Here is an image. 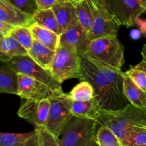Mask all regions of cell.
I'll return each mask as SVG.
<instances>
[{
  "instance_id": "cell-39",
  "label": "cell",
  "mask_w": 146,
  "mask_h": 146,
  "mask_svg": "<svg viewBox=\"0 0 146 146\" xmlns=\"http://www.w3.org/2000/svg\"><path fill=\"white\" fill-rule=\"evenodd\" d=\"M3 37H4V36L3 35V34H1V33H0V39H1V38H2Z\"/></svg>"
},
{
  "instance_id": "cell-6",
  "label": "cell",
  "mask_w": 146,
  "mask_h": 146,
  "mask_svg": "<svg viewBox=\"0 0 146 146\" xmlns=\"http://www.w3.org/2000/svg\"><path fill=\"white\" fill-rule=\"evenodd\" d=\"M93 13V25L88 33L90 41L101 36H118L119 23L110 11L106 0H88Z\"/></svg>"
},
{
  "instance_id": "cell-25",
  "label": "cell",
  "mask_w": 146,
  "mask_h": 146,
  "mask_svg": "<svg viewBox=\"0 0 146 146\" xmlns=\"http://www.w3.org/2000/svg\"><path fill=\"white\" fill-rule=\"evenodd\" d=\"M97 129L96 141L98 146H123L121 140L108 127L100 125Z\"/></svg>"
},
{
  "instance_id": "cell-24",
  "label": "cell",
  "mask_w": 146,
  "mask_h": 146,
  "mask_svg": "<svg viewBox=\"0 0 146 146\" xmlns=\"http://www.w3.org/2000/svg\"><path fill=\"white\" fill-rule=\"evenodd\" d=\"M74 101H87L94 97V87L87 81H81L68 94Z\"/></svg>"
},
{
  "instance_id": "cell-37",
  "label": "cell",
  "mask_w": 146,
  "mask_h": 146,
  "mask_svg": "<svg viewBox=\"0 0 146 146\" xmlns=\"http://www.w3.org/2000/svg\"><path fill=\"white\" fill-rule=\"evenodd\" d=\"M139 4L146 10V0H138Z\"/></svg>"
},
{
  "instance_id": "cell-8",
  "label": "cell",
  "mask_w": 146,
  "mask_h": 146,
  "mask_svg": "<svg viewBox=\"0 0 146 146\" xmlns=\"http://www.w3.org/2000/svg\"><path fill=\"white\" fill-rule=\"evenodd\" d=\"M6 64L17 74H24L38 80L49 86L54 91H63L61 84L54 78L51 71H47L38 65L28 54L15 56Z\"/></svg>"
},
{
  "instance_id": "cell-14",
  "label": "cell",
  "mask_w": 146,
  "mask_h": 146,
  "mask_svg": "<svg viewBox=\"0 0 146 146\" xmlns=\"http://www.w3.org/2000/svg\"><path fill=\"white\" fill-rule=\"evenodd\" d=\"M52 9L56 17L61 33L68 27L78 22L76 6L71 1H58L52 7Z\"/></svg>"
},
{
  "instance_id": "cell-35",
  "label": "cell",
  "mask_w": 146,
  "mask_h": 146,
  "mask_svg": "<svg viewBox=\"0 0 146 146\" xmlns=\"http://www.w3.org/2000/svg\"><path fill=\"white\" fill-rule=\"evenodd\" d=\"M135 66L138 67V68H141V69L143 70L146 73V61H144V60H142L141 62L138 64L135 65Z\"/></svg>"
},
{
  "instance_id": "cell-15",
  "label": "cell",
  "mask_w": 146,
  "mask_h": 146,
  "mask_svg": "<svg viewBox=\"0 0 146 146\" xmlns=\"http://www.w3.org/2000/svg\"><path fill=\"white\" fill-rule=\"evenodd\" d=\"M0 146H38L36 130L26 133L0 132Z\"/></svg>"
},
{
  "instance_id": "cell-32",
  "label": "cell",
  "mask_w": 146,
  "mask_h": 146,
  "mask_svg": "<svg viewBox=\"0 0 146 146\" xmlns=\"http://www.w3.org/2000/svg\"><path fill=\"white\" fill-rule=\"evenodd\" d=\"M15 27V26L11 25V24H9V23L0 21V33L3 34L4 36H10L11 32Z\"/></svg>"
},
{
  "instance_id": "cell-1",
  "label": "cell",
  "mask_w": 146,
  "mask_h": 146,
  "mask_svg": "<svg viewBox=\"0 0 146 146\" xmlns=\"http://www.w3.org/2000/svg\"><path fill=\"white\" fill-rule=\"evenodd\" d=\"M124 76L125 72L121 69L86 55L81 57V81H87L92 85L94 98L103 111H119L130 104L124 94Z\"/></svg>"
},
{
  "instance_id": "cell-2",
  "label": "cell",
  "mask_w": 146,
  "mask_h": 146,
  "mask_svg": "<svg viewBox=\"0 0 146 146\" xmlns=\"http://www.w3.org/2000/svg\"><path fill=\"white\" fill-rule=\"evenodd\" d=\"M98 126L111 128L121 141L131 132L146 131V107H137L128 104L115 111L101 110L96 118Z\"/></svg>"
},
{
  "instance_id": "cell-29",
  "label": "cell",
  "mask_w": 146,
  "mask_h": 146,
  "mask_svg": "<svg viewBox=\"0 0 146 146\" xmlns=\"http://www.w3.org/2000/svg\"><path fill=\"white\" fill-rule=\"evenodd\" d=\"M123 146L146 145V131H135L127 134L121 141Z\"/></svg>"
},
{
  "instance_id": "cell-11",
  "label": "cell",
  "mask_w": 146,
  "mask_h": 146,
  "mask_svg": "<svg viewBox=\"0 0 146 146\" xmlns=\"http://www.w3.org/2000/svg\"><path fill=\"white\" fill-rule=\"evenodd\" d=\"M49 108V99L27 100L21 105L17 115L35 128L45 127L48 121Z\"/></svg>"
},
{
  "instance_id": "cell-5",
  "label": "cell",
  "mask_w": 146,
  "mask_h": 146,
  "mask_svg": "<svg viewBox=\"0 0 146 146\" xmlns=\"http://www.w3.org/2000/svg\"><path fill=\"white\" fill-rule=\"evenodd\" d=\"M50 71L60 84L71 78L81 80V57L73 47L59 44Z\"/></svg>"
},
{
  "instance_id": "cell-9",
  "label": "cell",
  "mask_w": 146,
  "mask_h": 146,
  "mask_svg": "<svg viewBox=\"0 0 146 146\" xmlns=\"http://www.w3.org/2000/svg\"><path fill=\"white\" fill-rule=\"evenodd\" d=\"M106 2L121 26L135 25L137 19L146 11L138 0H106Z\"/></svg>"
},
{
  "instance_id": "cell-27",
  "label": "cell",
  "mask_w": 146,
  "mask_h": 146,
  "mask_svg": "<svg viewBox=\"0 0 146 146\" xmlns=\"http://www.w3.org/2000/svg\"><path fill=\"white\" fill-rule=\"evenodd\" d=\"M38 146H61L59 138L54 135L45 127L35 128Z\"/></svg>"
},
{
  "instance_id": "cell-16",
  "label": "cell",
  "mask_w": 146,
  "mask_h": 146,
  "mask_svg": "<svg viewBox=\"0 0 146 146\" xmlns=\"http://www.w3.org/2000/svg\"><path fill=\"white\" fill-rule=\"evenodd\" d=\"M28 55L47 71L51 70L56 51H52L41 43L34 39L31 48L27 51Z\"/></svg>"
},
{
  "instance_id": "cell-12",
  "label": "cell",
  "mask_w": 146,
  "mask_h": 146,
  "mask_svg": "<svg viewBox=\"0 0 146 146\" xmlns=\"http://www.w3.org/2000/svg\"><path fill=\"white\" fill-rule=\"evenodd\" d=\"M90 43L88 34L79 23L68 27L60 36V44L73 47L82 57L85 55Z\"/></svg>"
},
{
  "instance_id": "cell-40",
  "label": "cell",
  "mask_w": 146,
  "mask_h": 146,
  "mask_svg": "<svg viewBox=\"0 0 146 146\" xmlns=\"http://www.w3.org/2000/svg\"><path fill=\"white\" fill-rule=\"evenodd\" d=\"M139 146H146V145H139Z\"/></svg>"
},
{
  "instance_id": "cell-31",
  "label": "cell",
  "mask_w": 146,
  "mask_h": 146,
  "mask_svg": "<svg viewBox=\"0 0 146 146\" xmlns=\"http://www.w3.org/2000/svg\"><path fill=\"white\" fill-rule=\"evenodd\" d=\"M38 9H51L58 2V0H36Z\"/></svg>"
},
{
  "instance_id": "cell-36",
  "label": "cell",
  "mask_w": 146,
  "mask_h": 146,
  "mask_svg": "<svg viewBox=\"0 0 146 146\" xmlns=\"http://www.w3.org/2000/svg\"><path fill=\"white\" fill-rule=\"evenodd\" d=\"M141 55L143 56V60L146 61V44H144L142 50H141Z\"/></svg>"
},
{
  "instance_id": "cell-17",
  "label": "cell",
  "mask_w": 146,
  "mask_h": 146,
  "mask_svg": "<svg viewBox=\"0 0 146 146\" xmlns=\"http://www.w3.org/2000/svg\"><path fill=\"white\" fill-rule=\"evenodd\" d=\"M29 28L34 39L52 51H56L60 44V36L58 34L35 22L33 23Z\"/></svg>"
},
{
  "instance_id": "cell-34",
  "label": "cell",
  "mask_w": 146,
  "mask_h": 146,
  "mask_svg": "<svg viewBox=\"0 0 146 146\" xmlns=\"http://www.w3.org/2000/svg\"><path fill=\"white\" fill-rule=\"evenodd\" d=\"M141 34L142 33L140 29H133L130 32V36L133 40H138L141 38Z\"/></svg>"
},
{
  "instance_id": "cell-10",
  "label": "cell",
  "mask_w": 146,
  "mask_h": 146,
  "mask_svg": "<svg viewBox=\"0 0 146 146\" xmlns=\"http://www.w3.org/2000/svg\"><path fill=\"white\" fill-rule=\"evenodd\" d=\"M17 74L18 94L17 96L26 100L49 99L64 91H54L44 83L21 74Z\"/></svg>"
},
{
  "instance_id": "cell-22",
  "label": "cell",
  "mask_w": 146,
  "mask_h": 146,
  "mask_svg": "<svg viewBox=\"0 0 146 146\" xmlns=\"http://www.w3.org/2000/svg\"><path fill=\"white\" fill-rule=\"evenodd\" d=\"M32 17L34 22L41 27L54 31L59 36L62 34L52 8L48 9H38Z\"/></svg>"
},
{
  "instance_id": "cell-30",
  "label": "cell",
  "mask_w": 146,
  "mask_h": 146,
  "mask_svg": "<svg viewBox=\"0 0 146 146\" xmlns=\"http://www.w3.org/2000/svg\"><path fill=\"white\" fill-rule=\"evenodd\" d=\"M23 12L33 16L38 9L36 0H7Z\"/></svg>"
},
{
  "instance_id": "cell-4",
  "label": "cell",
  "mask_w": 146,
  "mask_h": 146,
  "mask_svg": "<svg viewBox=\"0 0 146 146\" xmlns=\"http://www.w3.org/2000/svg\"><path fill=\"white\" fill-rule=\"evenodd\" d=\"M96 119L74 117L61 131V146H98Z\"/></svg>"
},
{
  "instance_id": "cell-21",
  "label": "cell",
  "mask_w": 146,
  "mask_h": 146,
  "mask_svg": "<svg viewBox=\"0 0 146 146\" xmlns=\"http://www.w3.org/2000/svg\"><path fill=\"white\" fill-rule=\"evenodd\" d=\"M0 93L18 94L17 74L7 65L0 66Z\"/></svg>"
},
{
  "instance_id": "cell-19",
  "label": "cell",
  "mask_w": 146,
  "mask_h": 146,
  "mask_svg": "<svg viewBox=\"0 0 146 146\" xmlns=\"http://www.w3.org/2000/svg\"><path fill=\"white\" fill-rule=\"evenodd\" d=\"M101 110L99 104L95 98L87 101H72L71 112L74 117L96 120Z\"/></svg>"
},
{
  "instance_id": "cell-20",
  "label": "cell",
  "mask_w": 146,
  "mask_h": 146,
  "mask_svg": "<svg viewBox=\"0 0 146 146\" xmlns=\"http://www.w3.org/2000/svg\"><path fill=\"white\" fill-rule=\"evenodd\" d=\"M123 91L130 104L137 107H146L145 92L139 88L125 73Z\"/></svg>"
},
{
  "instance_id": "cell-28",
  "label": "cell",
  "mask_w": 146,
  "mask_h": 146,
  "mask_svg": "<svg viewBox=\"0 0 146 146\" xmlns=\"http://www.w3.org/2000/svg\"><path fill=\"white\" fill-rule=\"evenodd\" d=\"M125 73L141 89L146 92V73L143 70L135 66H131Z\"/></svg>"
},
{
  "instance_id": "cell-33",
  "label": "cell",
  "mask_w": 146,
  "mask_h": 146,
  "mask_svg": "<svg viewBox=\"0 0 146 146\" xmlns=\"http://www.w3.org/2000/svg\"><path fill=\"white\" fill-rule=\"evenodd\" d=\"M135 24L138 25L142 34L146 36V19H141L140 17H138L136 20Z\"/></svg>"
},
{
  "instance_id": "cell-26",
  "label": "cell",
  "mask_w": 146,
  "mask_h": 146,
  "mask_svg": "<svg viewBox=\"0 0 146 146\" xmlns=\"http://www.w3.org/2000/svg\"><path fill=\"white\" fill-rule=\"evenodd\" d=\"M10 36L15 38L27 51L31 48L34 41L29 27H16L11 32Z\"/></svg>"
},
{
  "instance_id": "cell-38",
  "label": "cell",
  "mask_w": 146,
  "mask_h": 146,
  "mask_svg": "<svg viewBox=\"0 0 146 146\" xmlns=\"http://www.w3.org/2000/svg\"><path fill=\"white\" fill-rule=\"evenodd\" d=\"M79 1H81V0H58V1H71V2L74 3V4L78 2Z\"/></svg>"
},
{
  "instance_id": "cell-7",
  "label": "cell",
  "mask_w": 146,
  "mask_h": 146,
  "mask_svg": "<svg viewBox=\"0 0 146 146\" xmlns=\"http://www.w3.org/2000/svg\"><path fill=\"white\" fill-rule=\"evenodd\" d=\"M50 108L45 128L59 138L61 131L74 118L71 112L73 100L68 94L62 92L49 98Z\"/></svg>"
},
{
  "instance_id": "cell-18",
  "label": "cell",
  "mask_w": 146,
  "mask_h": 146,
  "mask_svg": "<svg viewBox=\"0 0 146 146\" xmlns=\"http://www.w3.org/2000/svg\"><path fill=\"white\" fill-rule=\"evenodd\" d=\"M27 51L11 36L0 39V61L7 63L15 56L27 55Z\"/></svg>"
},
{
  "instance_id": "cell-13",
  "label": "cell",
  "mask_w": 146,
  "mask_h": 146,
  "mask_svg": "<svg viewBox=\"0 0 146 146\" xmlns=\"http://www.w3.org/2000/svg\"><path fill=\"white\" fill-rule=\"evenodd\" d=\"M0 21L15 27H30L34 23L32 16L16 8L7 0H0Z\"/></svg>"
},
{
  "instance_id": "cell-41",
  "label": "cell",
  "mask_w": 146,
  "mask_h": 146,
  "mask_svg": "<svg viewBox=\"0 0 146 146\" xmlns=\"http://www.w3.org/2000/svg\"><path fill=\"white\" fill-rule=\"evenodd\" d=\"M145 96H146V92H145Z\"/></svg>"
},
{
  "instance_id": "cell-23",
  "label": "cell",
  "mask_w": 146,
  "mask_h": 146,
  "mask_svg": "<svg viewBox=\"0 0 146 146\" xmlns=\"http://www.w3.org/2000/svg\"><path fill=\"white\" fill-rule=\"evenodd\" d=\"M74 4L76 6L78 23L88 34L92 27L94 19L89 2L88 0H81Z\"/></svg>"
},
{
  "instance_id": "cell-3",
  "label": "cell",
  "mask_w": 146,
  "mask_h": 146,
  "mask_svg": "<svg viewBox=\"0 0 146 146\" xmlns=\"http://www.w3.org/2000/svg\"><path fill=\"white\" fill-rule=\"evenodd\" d=\"M85 55L118 69L125 64L124 46L117 36H105L91 41Z\"/></svg>"
}]
</instances>
